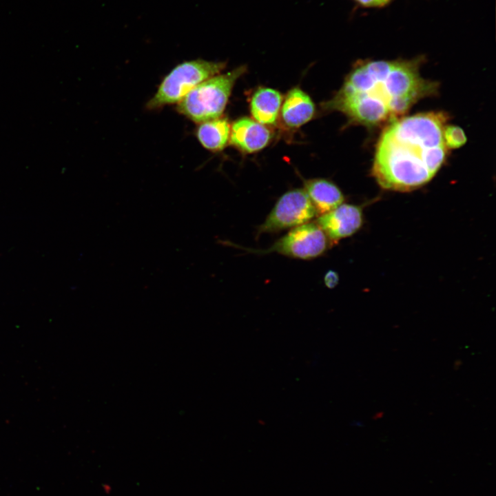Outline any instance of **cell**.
Here are the masks:
<instances>
[{"mask_svg": "<svg viewBox=\"0 0 496 496\" xmlns=\"http://www.w3.org/2000/svg\"><path fill=\"white\" fill-rule=\"evenodd\" d=\"M420 68V59L359 61L322 109L341 112L351 124L384 127L437 93L438 83L424 79Z\"/></svg>", "mask_w": 496, "mask_h": 496, "instance_id": "obj_1", "label": "cell"}, {"mask_svg": "<svg viewBox=\"0 0 496 496\" xmlns=\"http://www.w3.org/2000/svg\"><path fill=\"white\" fill-rule=\"evenodd\" d=\"M447 113L400 117L384 127L375 145L371 175L383 189L410 192L428 183L445 163L443 133Z\"/></svg>", "mask_w": 496, "mask_h": 496, "instance_id": "obj_2", "label": "cell"}, {"mask_svg": "<svg viewBox=\"0 0 496 496\" xmlns=\"http://www.w3.org/2000/svg\"><path fill=\"white\" fill-rule=\"evenodd\" d=\"M246 72L242 65L203 81L176 104V111L197 124L221 116L236 82Z\"/></svg>", "mask_w": 496, "mask_h": 496, "instance_id": "obj_3", "label": "cell"}, {"mask_svg": "<svg viewBox=\"0 0 496 496\" xmlns=\"http://www.w3.org/2000/svg\"><path fill=\"white\" fill-rule=\"evenodd\" d=\"M225 62L194 59L183 61L163 79L156 92L146 104L149 110L177 104L203 81L220 74Z\"/></svg>", "mask_w": 496, "mask_h": 496, "instance_id": "obj_4", "label": "cell"}, {"mask_svg": "<svg viewBox=\"0 0 496 496\" xmlns=\"http://www.w3.org/2000/svg\"><path fill=\"white\" fill-rule=\"evenodd\" d=\"M223 244L256 254H279L289 258L311 260L323 255L331 242L316 223H307L292 228L287 234L265 249H253L220 241Z\"/></svg>", "mask_w": 496, "mask_h": 496, "instance_id": "obj_5", "label": "cell"}, {"mask_svg": "<svg viewBox=\"0 0 496 496\" xmlns=\"http://www.w3.org/2000/svg\"><path fill=\"white\" fill-rule=\"evenodd\" d=\"M317 214L303 188L290 189L278 198L265 221L258 227L256 237L309 223Z\"/></svg>", "mask_w": 496, "mask_h": 496, "instance_id": "obj_6", "label": "cell"}, {"mask_svg": "<svg viewBox=\"0 0 496 496\" xmlns=\"http://www.w3.org/2000/svg\"><path fill=\"white\" fill-rule=\"evenodd\" d=\"M331 243L355 234L363 224L360 206L342 203L335 209L320 214L316 221Z\"/></svg>", "mask_w": 496, "mask_h": 496, "instance_id": "obj_7", "label": "cell"}, {"mask_svg": "<svg viewBox=\"0 0 496 496\" xmlns=\"http://www.w3.org/2000/svg\"><path fill=\"white\" fill-rule=\"evenodd\" d=\"M271 138L268 126L244 116L231 125L229 143L242 153L253 154L266 147Z\"/></svg>", "mask_w": 496, "mask_h": 496, "instance_id": "obj_8", "label": "cell"}, {"mask_svg": "<svg viewBox=\"0 0 496 496\" xmlns=\"http://www.w3.org/2000/svg\"><path fill=\"white\" fill-rule=\"evenodd\" d=\"M315 112L311 98L299 87H293L287 92L280 109L283 124L291 129L300 127L310 121Z\"/></svg>", "mask_w": 496, "mask_h": 496, "instance_id": "obj_9", "label": "cell"}, {"mask_svg": "<svg viewBox=\"0 0 496 496\" xmlns=\"http://www.w3.org/2000/svg\"><path fill=\"white\" fill-rule=\"evenodd\" d=\"M303 185L318 214L327 213L344 201V196L339 187L327 178L304 179Z\"/></svg>", "mask_w": 496, "mask_h": 496, "instance_id": "obj_10", "label": "cell"}, {"mask_svg": "<svg viewBox=\"0 0 496 496\" xmlns=\"http://www.w3.org/2000/svg\"><path fill=\"white\" fill-rule=\"evenodd\" d=\"M283 97L275 89L267 87L258 88L253 93L249 107L253 119L266 126L276 123Z\"/></svg>", "mask_w": 496, "mask_h": 496, "instance_id": "obj_11", "label": "cell"}, {"mask_svg": "<svg viewBox=\"0 0 496 496\" xmlns=\"http://www.w3.org/2000/svg\"><path fill=\"white\" fill-rule=\"evenodd\" d=\"M230 128L228 119L221 116L198 123L195 135L204 148L217 152L224 149L229 143Z\"/></svg>", "mask_w": 496, "mask_h": 496, "instance_id": "obj_12", "label": "cell"}, {"mask_svg": "<svg viewBox=\"0 0 496 496\" xmlns=\"http://www.w3.org/2000/svg\"><path fill=\"white\" fill-rule=\"evenodd\" d=\"M445 144L448 149H457L463 146L467 141L464 130L457 125H446L443 133Z\"/></svg>", "mask_w": 496, "mask_h": 496, "instance_id": "obj_13", "label": "cell"}, {"mask_svg": "<svg viewBox=\"0 0 496 496\" xmlns=\"http://www.w3.org/2000/svg\"><path fill=\"white\" fill-rule=\"evenodd\" d=\"M339 282V276L336 271L333 270L328 271L324 277V282L325 286L329 289H333L337 286Z\"/></svg>", "mask_w": 496, "mask_h": 496, "instance_id": "obj_14", "label": "cell"}, {"mask_svg": "<svg viewBox=\"0 0 496 496\" xmlns=\"http://www.w3.org/2000/svg\"><path fill=\"white\" fill-rule=\"evenodd\" d=\"M362 5L366 6H382L387 3L390 0H356Z\"/></svg>", "mask_w": 496, "mask_h": 496, "instance_id": "obj_15", "label": "cell"}]
</instances>
